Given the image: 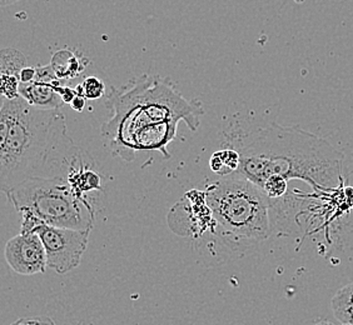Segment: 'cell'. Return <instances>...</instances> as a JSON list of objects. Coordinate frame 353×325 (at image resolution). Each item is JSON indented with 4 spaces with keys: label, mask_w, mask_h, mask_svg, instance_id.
<instances>
[{
    "label": "cell",
    "mask_w": 353,
    "mask_h": 325,
    "mask_svg": "<svg viewBox=\"0 0 353 325\" xmlns=\"http://www.w3.org/2000/svg\"><path fill=\"white\" fill-rule=\"evenodd\" d=\"M28 67L26 55L17 49H3L0 54V74L14 75L21 79V72Z\"/></svg>",
    "instance_id": "obj_13"
},
{
    "label": "cell",
    "mask_w": 353,
    "mask_h": 325,
    "mask_svg": "<svg viewBox=\"0 0 353 325\" xmlns=\"http://www.w3.org/2000/svg\"><path fill=\"white\" fill-rule=\"evenodd\" d=\"M37 76V68L26 67L21 72V83H30L35 81Z\"/></svg>",
    "instance_id": "obj_17"
},
{
    "label": "cell",
    "mask_w": 353,
    "mask_h": 325,
    "mask_svg": "<svg viewBox=\"0 0 353 325\" xmlns=\"http://www.w3.org/2000/svg\"><path fill=\"white\" fill-rule=\"evenodd\" d=\"M6 194L21 216L53 227L93 229L94 205L89 198L78 197L64 178H29Z\"/></svg>",
    "instance_id": "obj_5"
},
{
    "label": "cell",
    "mask_w": 353,
    "mask_h": 325,
    "mask_svg": "<svg viewBox=\"0 0 353 325\" xmlns=\"http://www.w3.org/2000/svg\"><path fill=\"white\" fill-rule=\"evenodd\" d=\"M61 81L54 83L34 81L30 83H21L19 94L29 104L46 109H61L64 104L61 94L58 93L61 87Z\"/></svg>",
    "instance_id": "obj_8"
},
{
    "label": "cell",
    "mask_w": 353,
    "mask_h": 325,
    "mask_svg": "<svg viewBox=\"0 0 353 325\" xmlns=\"http://www.w3.org/2000/svg\"><path fill=\"white\" fill-rule=\"evenodd\" d=\"M4 257L17 274L34 275L48 268L47 251L41 237L32 231H21L8 240Z\"/></svg>",
    "instance_id": "obj_7"
},
{
    "label": "cell",
    "mask_w": 353,
    "mask_h": 325,
    "mask_svg": "<svg viewBox=\"0 0 353 325\" xmlns=\"http://www.w3.org/2000/svg\"><path fill=\"white\" fill-rule=\"evenodd\" d=\"M112 113L102 127V136L114 156L134 160L138 151H159L170 158L168 145L176 139L179 123L196 132L204 110L198 99L188 101L170 78L143 74L105 95Z\"/></svg>",
    "instance_id": "obj_1"
},
{
    "label": "cell",
    "mask_w": 353,
    "mask_h": 325,
    "mask_svg": "<svg viewBox=\"0 0 353 325\" xmlns=\"http://www.w3.org/2000/svg\"><path fill=\"white\" fill-rule=\"evenodd\" d=\"M50 65L59 79H70L83 72L81 61L69 50H59L55 53Z\"/></svg>",
    "instance_id": "obj_12"
},
{
    "label": "cell",
    "mask_w": 353,
    "mask_h": 325,
    "mask_svg": "<svg viewBox=\"0 0 353 325\" xmlns=\"http://www.w3.org/2000/svg\"><path fill=\"white\" fill-rule=\"evenodd\" d=\"M211 170L218 176H230L236 173L241 167V154L232 147H223L213 153L210 159Z\"/></svg>",
    "instance_id": "obj_10"
},
{
    "label": "cell",
    "mask_w": 353,
    "mask_h": 325,
    "mask_svg": "<svg viewBox=\"0 0 353 325\" xmlns=\"http://www.w3.org/2000/svg\"><path fill=\"white\" fill-rule=\"evenodd\" d=\"M18 1H21V0H0V7H9V6H13V4L18 3Z\"/></svg>",
    "instance_id": "obj_19"
},
{
    "label": "cell",
    "mask_w": 353,
    "mask_h": 325,
    "mask_svg": "<svg viewBox=\"0 0 353 325\" xmlns=\"http://www.w3.org/2000/svg\"><path fill=\"white\" fill-rule=\"evenodd\" d=\"M32 231H35L44 244L48 268L58 274H67L81 264L92 229H72L41 223Z\"/></svg>",
    "instance_id": "obj_6"
},
{
    "label": "cell",
    "mask_w": 353,
    "mask_h": 325,
    "mask_svg": "<svg viewBox=\"0 0 353 325\" xmlns=\"http://www.w3.org/2000/svg\"><path fill=\"white\" fill-rule=\"evenodd\" d=\"M314 325H334L332 322H330V320H321L319 323H316Z\"/></svg>",
    "instance_id": "obj_20"
},
{
    "label": "cell",
    "mask_w": 353,
    "mask_h": 325,
    "mask_svg": "<svg viewBox=\"0 0 353 325\" xmlns=\"http://www.w3.org/2000/svg\"><path fill=\"white\" fill-rule=\"evenodd\" d=\"M216 228L236 242H263L271 237L272 202L257 184L241 173L219 176L205 188Z\"/></svg>",
    "instance_id": "obj_4"
},
{
    "label": "cell",
    "mask_w": 353,
    "mask_h": 325,
    "mask_svg": "<svg viewBox=\"0 0 353 325\" xmlns=\"http://www.w3.org/2000/svg\"><path fill=\"white\" fill-rule=\"evenodd\" d=\"M67 182L78 197L89 198V194L93 191H102L104 176L95 169L94 162L92 156H88L70 170Z\"/></svg>",
    "instance_id": "obj_9"
},
{
    "label": "cell",
    "mask_w": 353,
    "mask_h": 325,
    "mask_svg": "<svg viewBox=\"0 0 353 325\" xmlns=\"http://www.w3.org/2000/svg\"><path fill=\"white\" fill-rule=\"evenodd\" d=\"M223 147L239 151L238 173L259 188L274 174L288 182L302 180L319 193L343 183L345 156L325 139L299 127L272 123L252 132L230 129Z\"/></svg>",
    "instance_id": "obj_3"
},
{
    "label": "cell",
    "mask_w": 353,
    "mask_h": 325,
    "mask_svg": "<svg viewBox=\"0 0 353 325\" xmlns=\"http://www.w3.org/2000/svg\"><path fill=\"white\" fill-rule=\"evenodd\" d=\"M332 312L342 324L353 325V283L345 285L333 295Z\"/></svg>",
    "instance_id": "obj_11"
},
{
    "label": "cell",
    "mask_w": 353,
    "mask_h": 325,
    "mask_svg": "<svg viewBox=\"0 0 353 325\" xmlns=\"http://www.w3.org/2000/svg\"><path fill=\"white\" fill-rule=\"evenodd\" d=\"M85 103H87V98L83 96L82 94L75 95L73 102L70 103L72 108L74 109L75 112H83V109L85 108Z\"/></svg>",
    "instance_id": "obj_18"
},
{
    "label": "cell",
    "mask_w": 353,
    "mask_h": 325,
    "mask_svg": "<svg viewBox=\"0 0 353 325\" xmlns=\"http://www.w3.org/2000/svg\"><path fill=\"white\" fill-rule=\"evenodd\" d=\"M10 325H57L54 320L48 317H30V318H21L15 320Z\"/></svg>",
    "instance_id": "obj_16"
},
{
    "label": "cell",
    "mask_w": 353,
    "mask_h": 325,
    "mask_svg": "<svg viewBox=\"0 0 353 325\" xmlns=\"http://www.w3.org/2000/svg\"><path fill=\"white\" fill-rule=\"evenodd\" d=\"M77 93L85 96L87 99L97 101L101 99L104 95H107L105 92V84L102 79L97 78V76H88L83 81L82 84H79L77 88Z\"/></svg>",
    "instance_id": "obj_15"
},
{
    "label": "cell",
    "mask_w": 353,
    "mask_h": 325,
    "mask_svg": "<svg viewBox=\"0 0 353 325\" xmlns=\"http://www.w3.org/2000/svg\"><path fill=\"white\" fill-rule=\"evenodd\" d=\"M342 325H348V324H342Z\"/></svg>",
    "instance_id": "obj_21"
},
{
    "label": "cell",
    "mask_w": 353,
    "mask_h": 325,
    "mask_svg": "<svg viewBox=\"0 0 353 325\" xmlns=\"http://www.w3.org/2000/svg\"><path fill=\"white\" fill-rule=\"evenodd\" d=\"M89 154L67 133L61 109L3 98L0 109V188L7 193L29 178L67 179Z\"/></svg>",
    "instance_id": "obj_2"
},
{
    "label": "cell",
    "mask_w": 353,
    "mask_h": 325,
    "mask_svg": "<svg viewBox=\"0 0 353 325\" xmlns=\"http://www.w3.org/2000/svg\"><path fill=\"white\" fill-rule=\"evenodd\" d=\"M261 189L271 200H279L288 194V180L282 176L274 174L265 179Z\"/></svg>",
    "instance_id": "obj_14"
}]
</instances>
